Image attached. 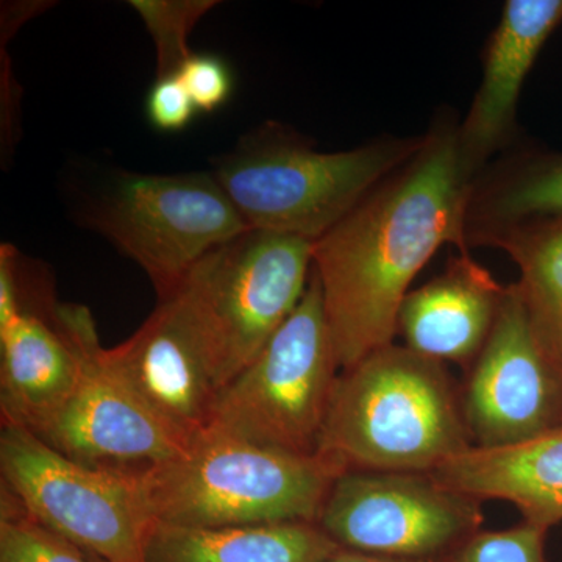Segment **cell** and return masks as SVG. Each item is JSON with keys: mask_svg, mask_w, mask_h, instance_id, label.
<instances>
[{"mask_svg": "<svg viewBox=\"0 0 562 562\" xmlns=\"http://www.w3.org/2000/svg\"><path fill=\"white\" fill-rule=\"evenodd\" d=\"M458 124L443 113L408 160L387 173L314 243L313 269L341 369L395 342L401 306L443 244L468 254L472 177Z\"/></svg>", "mask_w": 562, "mask_h": 562, "instance_id": "6da1fadb", "label": "cell"}, {"mask_svg": "<svg viewBox=\"0 0 562 562\" xmlns=\"http://www.w3.org/2000/svg\"><path fill=\"white\" fill-rule=\"evenodd\" d=\"M472 447L446 364L394 342L339 373L317 453L347 471L431 473Z\"/></svg>", "mask_w": 562, "mask_h": 562, "instance_id": "7a4b0ae2", "label": "cell"}, {"mask_svg": "<svg viewBox=\"0 0 562 562\" xmlns=\"http://www.w3.org/2000/svg\"><path fill=\"white\" fill-rule=\"evenodd\" d=\"M382 136L351 150L321 151L268 122L217 158L214 179L251 231L316 243L420 146Z\"/></svg>", "mask_w": 562, "mask_h": 562, "instance_id": "3957f363", "label": "cell"}, {"mask_svg": "<svg viewBox=\"0 0 562 562\" xmlns=\"http://www.w3.org/2000/svg\"><path fill=\"white\" fill-rule=\"evenodd\" d=\"M347 471L325 454H294L205 428L190 449L144 475L158 522L220 528L316 522Z\"/></svg>", "mask_w": 562, "mask_h": 562, "instance_id": "277c9868", "label": "cell"}, {"mask_svg": "<svg viewBox=\"0 0 562 562\" xmlns=\"http://www.w3.org/2000/svg\"><path fill=\"white\" fill-rule=\"evenodd\" d=\"M319 279L247 368L217 392L206 428L294 454H316L341 373Z\"/></svg>", "mask_w": 562, "mask_h": 562, "instance_id": "5b68a950", "label": "cell"}, {"mask_svg": "<svg viewBox=\"0 0 562 562\" xmlns=\"http://www.w3.org/2000/svg\"><path fill=\"white\" fill-rule=\"evenodd\" d=\"M2 486L90 560L147 562L158 522L144 475L88 468L21 425L2 422Z\"/></svg>", "mask_w": 562, "mask_h": 562, "instance_id": "8992f818", "label": "cell"}, {"mask_svg": "<svg viewBox=\"0 0 562 562\" xmlns=\"http://www.w3.org/2000/svg\"><path fill=\"white\" fill-rule=\"evenodd\" d=\"M313 262L314 241L249 228L210 251L180 284L205 331L220 391L297 308Z\"/></svg>", "mask_w": 562, "mask_h": 562, "instance_id": "52a82bcc", "label": "cell"}, {"mask_svg": "<svg viewBox=\"0 0 562 562\" xmlns=\"http://www.w3.org/2000/svg\"><path fill=\"white\" fill-rule=\"evenodd\" d=\"M92 227L168 297L194 266L249 231L211 172L124 173L91 214Z\"/></svg>", "mask_w": 562, "mask_h": 562, "instance_id": "ba28073f", "label": "cell"}, {"mask_svg": "<svg viewBox=\"0 0 562 562\" xmlns=\"http://www.w3.org/2000/svg\"><path fill=\"white\" fill-rule=\"evenodd\" d=\"M483 522V502L432 473L355 469L335 480L316 520L341 549L405 560H447Z\"/></svg>", "mask_w": 562, "mask_h": 562, "instance_id": "9c48e42d", "label": "cell"}, {"mask_svg": "<svg viewBox=\"0 0 562 562\" xmlns=\"http://www.w3.org/2000/svg\"><path fill=\"white\" fill-rule=\"evenodd\" d=\"M80 368L76 386L36 436L69 460L92 469L146 475L187 453L191 436L157 413L111 368L90 310L66 303Z\"/></svg>", "mask_w": 562, "mask_h": 562, "instance_id": "30bf717a", "label": "cell"}, {"mask_svg": "<svg viewBox=\"0 0 562 562\" xmlns=\"http://www.w3.org/2000/svg\"><path fill=\"white\" fill-rule=\"evenodd\" d=\"M43 269L0 247V412L32 432L49 424L76 386L80 358Z\"/></svg>", "mask_w": 562, "mask_h": 562, "instance_id": "8fae6325", "label": "cell"}, {"mask_svg": "<svg viewBox=\"0 0 562 562\" xmlns=\"http://www.w3.org/2000/svg\"><path fill=\"white\" fill-rule=\"evenodd\" d=\"M465 372L462 412L476 449L516 446L560 425L557 379L516 283Z\"/></svg>", "mask_w": 562, "mask_h": 562, "instance_id": "7c38bea8", "label": "cell"}, {"mask_svg": "<svg viewBox=\"0 0 562 562\" xmlns=\"http://www.w3.org/2000/svg\"><path fill=\"white\" fill-rule=\"evenodd\" d=\"M105 358L161 419L191 438L205 430L220 387L205 331L183 288L161 299L127 341L105 349Z\"/></svg>", "mask_w": 562, "mask_h": 562, "instance_id": "4fadbf2b", "label": "cell"}, {"mask_svg": "<svg viewBox=\"0 0 562 562\" xmlns=\"http://www.w3.org/2000/svg\"><path fill=\"white\" fill-rule=\"evenodd\" d=\"M562 24V0H508L483 52V77L464 120L458 149L475 181L516 136L517 103L525 80Z\"/></svg>", "mask_w": 562, "mask_h": 562, "instance_id": "5bb4252c", "label": "cell"}, {"mask_svg": "<svg viewBox=\"0 0 562 562\" xmlns=\"http://www.w3.org/2000/svg\"><path fill=\"white\" fill-rule=\"evenodd\" d=\"M506 290L469 251H460L446 271L408 292L397 335L420 357L469 369L490 339Z\"/></svg>", "mask_w": 562, "mask_h": 562, "instance_id": "9a60e30c", "label": "cell"}, {"mask_svg": "<svg viewBox=\"0 0 562 562\" xmlns=\"http://www.w3.org/2000/svg\"><path fill=\"white\" fill-rule=\"evenodd\" d=\"M431 473L476 501L512 503L525 522L562 524V425L516 446L472 447Z\"/></svg>", "mask_w": 562, "mask_h": 562, "instance_id": "2e32d148", "label": "cell"}, {"mask_svg": "<svg viewBox=\"0 0 562 562\" xmlns=\"http://www.w3.org/2000/svg\"><path fill=\"white\" fill-rule=\"evenodd\" d=\"M562 222V154L517 151L491 162L472 184L469 247H497L536 225Z\"/></svg>", "mask_w": 562, "mask_h": 562, "instance_id": "e0dca14e", "label": "cell"}, {"mask_svg": "<svg viewBox=\"0 0 562 562\" xmlns=\"http://www.w3.org/2000/svg\"><path fill=\"white\" fill-rule=\"evenodd\" d=\"M339 549L316 522L220 528L160 522L147 562H327Z\"/></svg>", "mask_w": 562, "mask_h": 562, "instance_id": "ac0fdd59", "label": "cell"}, {"mask_svg": "<svg viewBox=\"0 0 562 562\" xmlns=\"http://www.w3.org/2000/svg\"><path fill=\"white\" fill-rule=\"evenodd\" d=\"M519 268L517 281L539 342L562 325V222L536 225L498 244Z\"/></svg>", "mask_w": 562, "mask_h": 562, "instance_id": "d6986e66", "label": "cell"}, {"mask_svg": "<svg viewBox=\"0 0 562 562\" xmlns=\"http://www.w3.org/2000/svg\"><path fill=\"white\" fill-rule=\"evenodd\" d=\"M0 562H90L72 543L44 527L2 486Z\"/></svg>", "mask_w": 562, "mask_h": 562, "instance_id": "ffe728a7", "label": "cell"}, {"mask_svg": "<svg viewBox=\"0 0 562 562\" xmlns=\"http://www.w3.org/2000/svg\"><path fill=\"white\" fill-rule=\"evenodd\" d=\"M133 9L143 18L147 31L157 47V77L176 76L181 65L190 57L188 35L201 18L216 2L188 0V2H165V0H133Z\"/></svg>", "mask_w": 562, "mask_h": 562, "instance_id": "44dd1931", "label": "cell"}, {"mask_svg": "<svg viewBox=\"0 0 562 562\" xmlns=\"http://www.w3.org/2000/svg\"><path fill=\"white\" fill-rule=\"evenodd\" d=\"M549 530L539 525L520 522L506 530H480L460 549L450 562H549L546 541Z\"/></svg>", "mask_w": 562, "mask_h": 562, "instance_id": "7402d4cb", "label": "cell"}, {"mask_svg": "<svg viewBox=\"0 0 562 562\" xmlns=\"http://www.w3.org/2000/svg\"><path fill=\"white\" fill-rule=\"evenodd\" d=\"M179 77L201 113H214L231 99L232 70L217 55L191 54L181 65Z\"/></svg>", "mask_w": 562, "mask_h": 562, "instance_id": "603a6c76", "label": "cell"}, {"mask_svg": "<svg viewBox=\"0 0 562 562\" xmlns=\"http://www.w3.org/2000/svg\"><path fill=\"white\" fill-rule=\"evenodd\" d=\"M198 109L176 76L157 77L146 98V116L155 131L162 133L183 132L194 120Z\"/></svg>", "mask_w": 562, "mask_h": 562, "instance_id": "cb8c5ba5", "label": "cell"}, {"mask_svg": "<svg viewBox=\"0 0 562 562\" xmlns=\"http://www.w3.org/2000/svg\"><path fill=\"white\" fill-rule=\"evenodd\" d=\"M541 347L543 353H546L547 360H549L550 366H552L554 379H557L558 392H560V425H562V325L553 335L543 339ZM560 425H558V427H560Z\"/></svg>", "mask_w": 562, "mask_h": 562, "instance_id": "d4e9b609", "label": "cell"}, {"mask_svg": "<svg viewBox=\"0 0 562 562\" xmlns=\"http://www.w3.org/2000/svg\"><path fill=\"white\" fill-rule=\"evenodd\" d=\"M327 562H450V560L449 558L447 560H405V558L380 557V554L339 549Z\"/></svg>", "mask_w": 562, "mask_h": 562, "instance_id": "484cf974", "label": "cell"}]
</instances>
